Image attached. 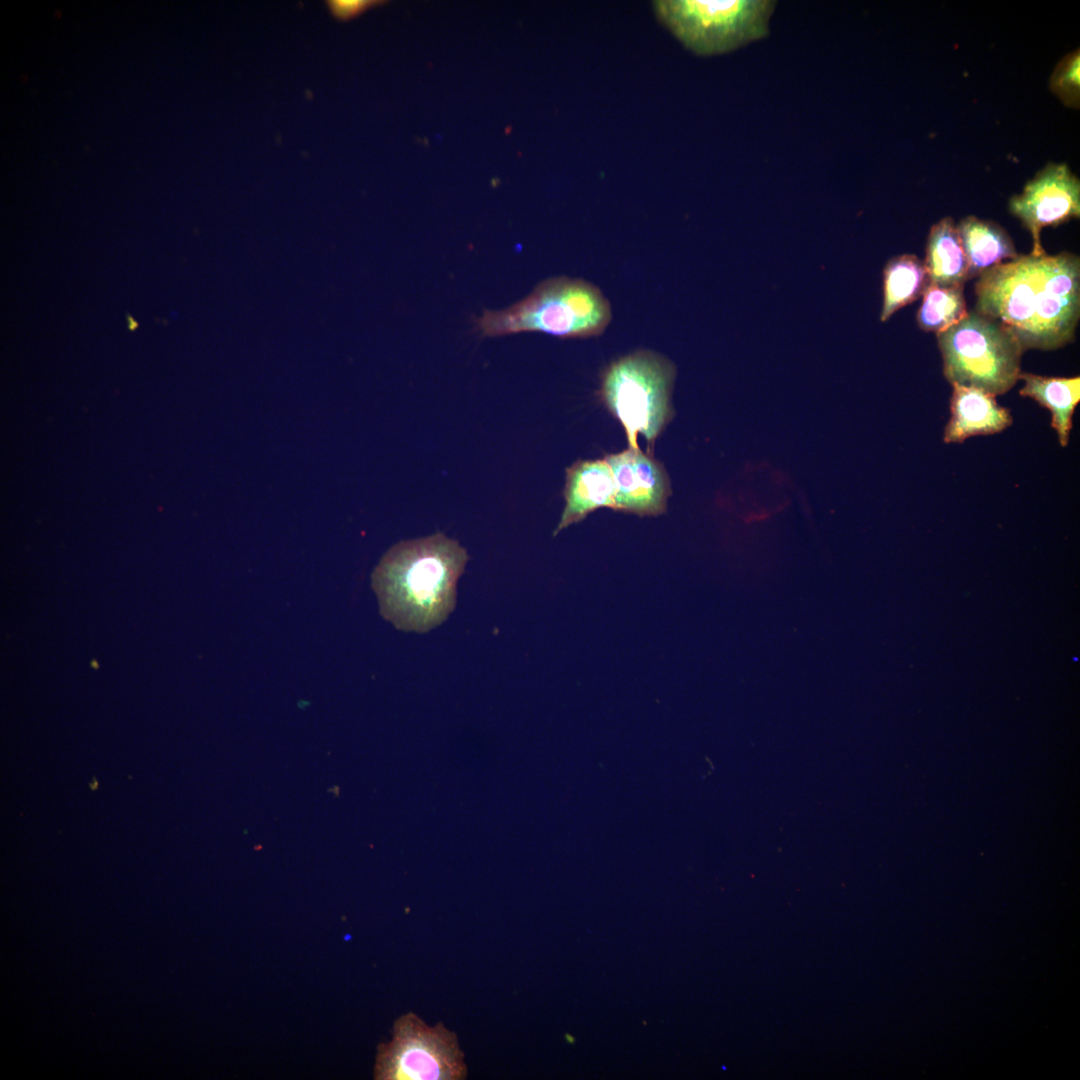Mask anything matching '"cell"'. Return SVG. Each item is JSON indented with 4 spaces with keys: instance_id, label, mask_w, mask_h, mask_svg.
Instances as JSON below:
<instances>
[{
    "instance_id": "cell-1",
    "label": "cell",
    "mask_w": 1080,
    "mask_h": 1080,
    "mask_svg": "<svg viewBox=\"0 0 1080 1080\" xmlns=\"http://www.w3.org/2000/svg\"><path fill=\"white\" fill-rule=\"evenodd\" d=\"M977 312L1007 328L1023 350H1056L1075 338L1080 259L1070 252L1018 255L978 276Z\"/></svg>"
},
{
    "instance_id": "cell-2",
    "label": "cell",
    "mask_w": 1080,
    "mask_h": 1080,
    "mask_svg": "<svg viewBox=\"0 0 1080 1080\" xmlns=\"http://www.w3.org/2000/svg\"><path fill=\"white\" fill-rule=\"evenodd\" d=\"M469 557L443 533L402 541L372 573L380 613L397 629L425 633L444 622L456 605V586Z\"/></svg>"
},
{
    "instance_id": "cell-3",
    "label": "cell",
    "mask_w": 1080,
    "mask_h": 1080,
    "mask_svg": "<svg viewBox=\"0 0 1080 1080\" xmlns=\"http://www.w3.org/2000/svg\"><path fill=\"white\" fill-rule=\"evenodd\" d=\"M612 320L610 301L595 284L569 276L541 281L523 299L475 320L479 335L497 337L541 332L560 338L602 335Z\"/></svg>"
},
{
    "instance_id": "cell-4",
    "label": "cell",
    "mask_w": 1080,
    "mask_h": 1080,
    "mask_svg": "<svg viewBox=\"0 0 1080 1080\" xmlns=\"http://www.w3.org/2000/svg\"><path fill=\"white\" fill-rule=\"evenodd\" d=\"M675 377V365L648 349L621 356L602 371L599 397L623 426L628 447H638L640 434L652 452L655 439L673 414Z\"/></svg>"
},
{
    "instance_id": "cell-5",
    "label": "cell",
    "mask_w": 1080,
    "mask_h": 1080,
    "mask_svg": "<svg viewBox=\"0 0 1080 1080\" xmlns=\"http://www.w3.org/2000/svg\"><path fill=\"white\" fill-rule=\"evenodd\" d=\"M937 342L943 374L952 385L975 387L997 396L1019 380L1024 352L1019 341L999 322L976 310L937 334Z\"/></svg>"
},
{
    "instance_id": "cell-6",
    "label": "cell",
    "mask_w": 1080,
    "mask_h": 1080,
    "mask_svg": "<svg viewBox=\"0 0 1080 1080\" xmlns=\"http://www.w3.org/2000/svg\"><path fill=\"white\" fill-rule=\"evenodd\" d=\"M771 0H657V18L690 51L711 56L734 51L769 33Z\"/></svg>"
},
{
    "instance_id": "cell-7",
    "label": "cell",
    "mask_w": 1080,
    "mask_h": 1080,
    "mask_svg": "<svg viewBox=\"0 0 1080 1080\" xmlns=\"http://www.w3.org/2000/svg\"><path fill=\"white\" fill-rule=\"evenodd\" d=\"M466 1076L456 1034L441 1022L428 1026L412 1012L399 1017L392 1040L378 1046L377 1080H462Z\"/></svg>"
},
{
    "instance_id": "cell-8",
    "label": "cell",
    "mask_w": 1080,
    "mask_h": 1080,
    "mask_svg": "<svg viewBox=\"0 0 1080 1080\" xmlns=\"http://www.w3.org/2000/svg\"><path fill=\"white\" fill-rule=\"evenodd\" d=\"M1009 212L1020 220L1032 237L1031 255L1045 254L1041 231L1080 216V181L1065 163H1048L1029 180L1022 192L1013 195Z\"/></svg>"
},
{
    "instance_id": "cell-9",
    "label": "cell",
    "mask_w": 1080,
    "mask_h": 1080,
    "mask_svg": "<svg viewBox=\"0 0 1080 1080\" xmlns=\"http://www.w3.org/2000/svg\"><path fill=\"white\" fill-rule=\"evenodd\" d=\"M616 488V511L655 516L666 510L671 493L664 466L652 454L628 447L605 457Z\"/></svg>"
},
{
    "instance_id": "cell-10",
    "label": "cell",
    "mask_w": 1080,
    "mask_h": 1080,
    "mask_svg": "<svg viewBox=\"0 0 1080 1080\" xmlns=\"http://www.w3.org/2000/svg\"><path fill=\"white\" fill-rule=\"evenodd\" d=\"M952 386L945 443H963L972 436L997 434L1012 425L1010 410L999 405L994 394L975 387Z\"/></svg>"
},
{
    "instance_id": "cell-11",
    "label": "cell",
    "mask_w": 1080,
    "mask_h": 1080,
    "mask_svg": "<svg viewBox=\"0 0 1080 1080\" xmlns=\"http://www.w3.org/2000/svg\"><path fill=\"white\" fill-rule=\"evenodd\" d=\"M615 496L612 471L605 458L575 462L566 470L565 507L554 535L599 508L615 510Z\"/></svg>"
},
{
    "instance_id": "cell-12",
    "label": "cell",
    "mask_w": 1080,
    "mask_h": 1080,
    "mask_svg": "<svg viewBox=\"0 0 1080 1080\" xmlns=\"http://www.w3.org/2000/svg\"><path fill=\"white\" fill-rule=\"evenodd\" d=\"M1024 382L1019 394L1031 398L1051 412V427L1061 447L1069 444L1073 414L1080 401V377H1049L1021 372Z\"/></svg>"
},
{
    "instance_id": "cell-13",
    "label": "cell",
    "mask_w": 1080,
    "mask_h": 1080,
    "mask_svg": "<svg viewBox=\"0 0 1080 1080\" xmlns=\"http://www.w3.org/2000/svg\"><path fill=\"white\" fill-rule=\"evenodd\" d=\"M957 229L968 261L969 279L1018 256L1011 237L996 222L969 215L957 224Z\"/></svg>"
},
{
    "instance_id": "cell-14",
    "label": "cell",
    "mask_w": 1080,
    "mask_h": 1080,
    "mask_svg": "<svg viewBox=\"0 0 1080 1080\" xmlns=\"http://www.w3.org/2000/svg\"><path fill=\"white\" fill-rule=\"evenodd\" d=\"M923 263L929 283L958 286L969 280L968 261L952 217H944L931 227Z\"/></svg>"
},
{
    "instance_id": "cell-15",
    "label": "cell",
    "mask_w": 1080,
    "mask_h": 1080,
    "mask_svg": "<svg viewBox=\"0 0 1080 1080\" xmlns=\"http://www.w3.org/2000/svg\"><path fill=\"white\" fill-rule=\"evenodd\" d=\"M929 283L928 275L916 255L902 254L889 259L882 273L883 303L880 321L918 300Z\"/></svg>"
},
{
    "instance_id": "cell-16",
    "label": "cell",
    "mask_w": 1080,
    "mask_h": 1080,
    "mask_svg": "<svg viewBox=\"0 0 1080 1080\" xmlns=\"http://www.w3.org/2000/svg\"><path fill=\"white\" fill-rule=\"evenodd\" d=\"M964 285L938 286L928 283L916 314L918 327L939 334L959 323L968 313Z\"/></svg>"
},
{
    "instance_id": "cell-17",
    "label": "cell",
    "mask_w": 1080,
    "mask_h": 1080,
    "mask_svg": "<svg viewBox=\"0 0 1080 1080\" xmlns=\"http://www.w3.org/2000/svg\"><path fill=\"white\" fill-rule=\"evenodd\" d=\"M1053 94L1069 108L1080 107V53L1066 54L1055 66L1049 81Z\"/></svg>"
},
{
    "instance_id": "cell-18",
    "label": "cell",
    "mask_w": 1080,
    "mask_h": 1080,
    "mask_svg": "<svg viewBox=\"0 0 1080 1080\" xmlns=\"http://www.w3.org/2000/svg\"><path fill=\"white\" fill-rule=\"evenodd\" d=\"M381 3L374 0H328L327 7L331 15L341 21L359 16L370 7Z\"/></svg>"
},
{
    "instance_id": "cell-19",
    "label": "cell",
    "mask_w": 1080,
    "mask_h": 1080,
    "mask_svg": "<svg viewBox=\"0 0 1080 1080\" xmlns=\"http://www.w3.org/2000/svg\"><path fill=\"white\" fill-rule=\"evenodd\" d=\"M128 322L130 330L133 331L138 327V323L130 315H128Z\"/></svg>"
}]
</instances>
